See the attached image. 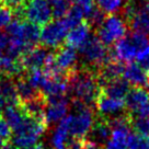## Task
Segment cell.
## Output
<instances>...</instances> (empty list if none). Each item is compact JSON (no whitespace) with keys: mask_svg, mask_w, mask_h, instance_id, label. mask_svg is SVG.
I'll return each mask as SVG.
<instances>
[{"mask_svg":"<svg viewBox=\"0 0 149 149\" xmlns=\"http://www.w3.org/2000/svg\"><path fill=\"white\" fill-rule=\"evenodd\" d=\"M68 84L74 100H78L90 107L95 105L101 93L98 72L89 68L76 69L68 76Z\"/></svg>","mask_w":149,"mask_h":149,"instance_id":"obj_1","label":"cell"},{"mask_svg":"<svg viewBox=\"0 0 149 149\" xmlns=\"http://www.w3.org/2000/svg\"><path fill=\"white\" fill-rule=\"evenodd\" d=\"M149 48V37L138 32H133L120 40L114 46V59L122 63H133L137 55Z\"/></svg>","mask_w":149,"mask_h":149,"instance_id":"obj_2","label":"cell"},{"mask_svg":"<svg viewBox=\"0 0 149 149\" xmlns=\"http://www.w3.org/2000/svg\"><path fill=\"white\" fill-rule=\"evenodd\" d=\"M46 123L36 121L34 118L28 117L23 125L17 130H14L10 144L13 149H25L37 144L38 139L46 132Z\"/></svg>","mask_w":149,"mask_h":149,"instance_id":"obj_3","label":"cell"},{"mask_svg":"<svg viewBox=\"0 0 149 149\" xmlns=\"http://www.w3.org/2000/svg\"><path fill=\"white\" fill-rule=\"evenodd\" d=\"M79 53L82 61L88 66L89 69L92 70L95 68L99 70L102 66L113 59V56L107 46L99 40L98 36L93 35L90 36L84 46L80 47Z\"/></svg>","mask_w":149,"mask_h":149,"instance_id":"obj_4","label":"cell"},{"mask_svg":"<svg viewBox=\"0 0 149 149\" xmlns=\"http://www.w3.org/2000/svg\"><path fill=\"white\" fill-rule=\"evenodd\" d=\"M19 19H26L28 22L44 26L53 18L48 0H26L25 5L15 12Z\"/></svg>","mask_w":149,"mask_h":149,"instance_id":"obj_5","label":"cell"},{"mask_svg":"<svg viewBox=\"0 0 149 149\" xmlns=\"http://www.w3.org/2000/svg\"><path fill=\"white\" fill-rule=\"evenodd\" d=\"M126 32L127 25L124 19L120 18L116 14H112L107 15L103 23L97 29V36L105 46H110L124 38Z\"/></svg>","mask_w":149,"mask_h":149,"instance_id":"obj_6","label":"cell"},{"mask_svg":"<svg viewBox=\"0 0 149 149\" xmlns=\"http://www.w3.org/2000/svg\"><path fill=\"white\" fill-rule=\"evenodd\" d=\"M69 31L70 28L64 19L51 21L41 30L40 42L45 48H58L66 41Z\"/></svg>","mask_w":149,"mask_h":149,"instance_id":"obj_7","label":"cell"},{"mask_svg":"<svg viewBox=\"0 0 149 149\" xmlns=\"http://www.w3.org/2000/svg\"><path fill=\"white\" fill-rule=\"evenodd\" d=\"M126 111L132 117L149 116V94L145 88H132L125 98Z\"/></svg>","mask_w":149,"mask_h":149,"instance_id":"obj_8","label":"cell"},{"mask_svg":"<svg viewBox=\"0 0 149 149\" xmlns=\"http://www.w3.org/2000/svg\"><path fill=\"white\" fill-rule=\"evenodd\" d=\"M69 107L70 103L65 95L46 98L45 116H46L47 125L63 121L67 116Z\"/></svg>","mask_w":149,"mask_h":149,"instance_id":"obj_9","label":"cell"},{"mask_svg":"<svg viewBox=\"0 0 149 149\" xmlns=\"http://www.w3.org/2000/svg\"><path fill=\"white\" fill-rule=\"evenodd\" d=\"M95 107L98 111V115L105 117V118H113L127 112L125 100L109 98L103 93H100L98 100L95 102Z\"/></svg>","mask_w":149,"mask_h":149,"instance_id":"obj_10","label":"cell"},{"mask_svg":"<svg viewBox=\"0 0 149 149\" xmlns=\"http://www.w3.org/2000/svg\"><path fill=\"white\" fill-rule=\"evenodd\" d=\"M78 54L74 48L70 46H63L58 48L55 54V66L63 74L69 76L77 69Z\"/></svg>","mask_w":149,"mask_h":149,"instance_id":"obj_11","label":"cell"},{"mask_svg":"<svg viewBox=\"0 0 149 149\" xmlns=\"http://www.w3.org/2000/svg\"><path fill=\"white\" fill-rule=\"evenodd\" d=\"M125 68L126 66L124 65V63L117 59H112L102 66L98 70V80L100 87L102 88L107 82L122 78V76H124Z\"/></svg>","mask_w":149,"mask_h":149,"instance_id":"obj_12","label":"cell"},{"mask_svg":"<svg viewBox=\"0 0 149 149\" xmlns=\"http://www.w3.org/2000/svg\"><path fill=\"white\" fill-rule=\"evenodd\" d=\"M48 55L49 53L47 52V48L36 46L35 48L29 51L26 54H24L20 58V61L24 70L26 69L28 71H31L34 69H41L43 66L45 67Z\"/></svg>","mask_w":149,"mask_h":149,"instance_id":"obj_13","label":"cell"},{"mask_svg":"<svg viewBox=\"0 0 149 149\" xmlns=\"http://www.w3.org/2000/svg\"><path fill=\"white\" fill-rule=\"evenodd\" d=\"M111 133L112 130L107 123V120L105 117L98 115L95 117V122L93 124L92 130L89 134V138L87 139L104 148L103 145L109 141L110 137H111Z\"/></svg>","mask_w":149,"mask_h":149,"instance_id":"obj_14","label":"cell"},{"mask_svg":"<svg viewBox=\"0 0 149 149\" xmlns=\"http://www.w3.org/2000/svg\"><path fill=\"white\" fill-rule=\"evenodd\" d=\"M0 114L3 117V120L8 123V125L11 127L12 132L20 128L29 117L21 105V103L15 104V105H7Z\"/></svg>","mask_w":149,"mask_h":149,"instance_id":"obj_15","label":"cell"},{"mask_svg":"<svg viewBox=\"0 0 149 149\" xmlns=\"http://www.w3.org/2000/svg\"><path fill=\"white\" fill-rule=\"evenodd\" d=\"M91 36V26L87 21H84L79 25L71 29L66 37L67 46H70L72 48H78L84 46L86 42Z\"/></svg>","mask_w":149,"mask_h":149,"instance_id":"obj_16","label":"cell"},{"mask_svg":"<svg viewBox=\"0 0 149 149\" xmlns=\"http://www.w3.org/2000/svg\"><path fill=\"white\" fill-rule=\"evenodd\" d=\"M124 79L132 84L133 88H144L149 84V74L136 63H130L128 65H126Z\"/></svg>","mask_w":149,"mask_h":149,"instance_id":"obj_17","label":"cell"},{"mask_svg":"<svg viewBox=\"0 0 149 149\" xmlns=\"http://www.w3.org/2000/svg\"><path fill=\"white\" fill-rule=\"evenodd\" d=\"M130 84L124 78L110 81L101 88V93L107 97L117 100H125L127 93L130 92Z\"/></svg>","mask_w":149,"mask_h":149,"instance_id":"obj_18","label":"cell"},{"mask_svg":"<svg viewBox=\"0 0 149 149\" xmlns=\"http://www.w3.org/2000/svg\"><path fill=\"white\" fill-rule=\"evenodd\" d=\"M15 80V87H17V91H18V95H19V100H20V103L23 104V103L30 102V101H33L35 99H38L43 97V94L38 90L34 89L29 84V81L26 80L25 77H20V78H17Z\"/></svg>","mask_w":149,"mask_h":149,"instance_id":"obj_19","label":"cell"},{"mask_svg":"<svg viewBox=\"0 0 149 149\" xmlns=\"http://www.w3.org/2000/svg\"><path fill=\"white\" fill-rule=\"evenodd\" d=\"M0 91H1V94L5 99L6 104H8V105L20 104L14 79L0 74Z\"/></svg>","mask_w":149,"mask_h":149,"instance_id":"obj_20","label":"cell"},{"mask_svg":"<svg viewBox=\"0 0 149 149\" xmlns=\"http://www.w3.org/2000/svg\"><path fill=\"white\" fill-rule=\"evenodd\" d=\"M69 124L70 115H67L63 121L59 122L52 137V144L54 146V148L66 147V144L68 141V135H69Z\"/></svg>","mask_w":149,"mask_h":149,"instance_id":"obj_21","label":"cell"},{"mask_svg":"<svg viewBox=\"0 0 149 149\" xmlns=\"http://www.w3.org/2000/svg\"><path fill=\"white\" fill-rule=\"evenodd\" d=\"M97 7L107 15L120 12L124 7V0H97Z\"/></svg>","mask_w":149,"mask_h":149,"instance_id":"obj_22","label":"cell"},{"mask_svg":"<svg viewBox=\"0 0 149 149\" xmlns=\"http://www.w3.org/2000/svg\"><path fill=\"white\" fill-rule=\"evenodd\" d=\"M52 9V14L55 20H61L70 10V3L67 0H48Z\"/></svg>","mask_w":149,"mask_h":149,"instance_id":"obj_23","label":"cell"},{"mask_svg":"<svg viewBox=\"0 0 149 149\" xmlns=\"http://www.w3.org/2000/svg\"><path fill=\"white\" fill-rule=\"evenodd\" d=\"M84 13L82 8L79 7V6H72L70 8L69 12L64 18V20H65L66 23L68 24V26L71 30L74 26H77L80 23H82L84 22Z\"/></svg>","mask_w":149,"mask_h":149,"instance_id":"obj_24","label":"cell"},{"mask_svg":"<svg viewBox=\"0 0 149 149\" xmlns=\"http://www.w3.org/2000/svg\"><path fill=\"white\" fill-rule=\"evenodd\" d=\"M128 149H149V137L139 135L137 133H130L127 139Z\"/></svg>","mask_w":149,"mask_h":149,"instance_id":"obj_25","label":"cell"},{"mask_svg":"<svg viewBox=\"0 0 149 149\" xmlns=\"http://www.w3.org/2000/svg\"><path fill=\"white\" fill-rule=\"evenodd\" d=\"M132 128H134L137 134L149 137V116L147 117H133Z\"/></svg>","mask_w":149,"mask_h":149,"instance_id":"obj_26","label":"cell"},{"mask_svg":"<svg viewBox=\"0 0 149 149\" xmlns=\"http://www.w3.org/2000/svg\"><path fill=\"white\" fill-rule=\"evenodd\" d=\"M13 11L6 7L5 5L0 3V31L2 29L7 28L13 21Z\"/></svg>","mask_w":149,"mask_h":149,"instance_id":"obj_27","label":"cell"},{"mask_svg":"<svg viewBox=\"0 0 149 149\" xmlns=\"http://www.w3.org/2000/svg\"><path fill=\"white\" fill-rule=\"evenodd\" d=\"M69 3L74 6H79L82 8L84 13V18L88 19V17L92 13V11L97 6L94 5V0H67Z\"/></svg>","mask_w":149,"mask_h":149,"instance_id":"obj_28","label":"cell"},{"mask_svg":"<svg viewBox=\"0 0 149 149\" xmlns=\"http://www.w3.org/2000/svg\"><path fill=\"white\" fill-rule=\"evenodd\" d=\"M136 64L139 66L141 69L149 74V48L139 53L136 57Z\"/></svg>","mask_w":149,"mask_h":149,"instance_id":"obj_29","label":"cell"},{"mask_svg":"<svg viewBox=\"0 0 149 149\" xmlns=\"http://www.w3.org/2000/svg\"><path fill=\"white\" fill-rule=\"evenodd\" d=\"M12 134H13V132L11 130V127L8 125V123L3 120V117L0 114V138L10 143Z\"/></svg>","mask_w":149,"mask_h":149,"instance_id":"obj_30","label":"cell"},{"mask_svg":"<svg viewBox=\"0 0 149 149\" xmlns=\"http://www.w3.org/2000/svg\"><path fill=\"white\" fill-rule=\"evenodd\" d=\"M25 2H26V0H2L1 1V3L10 8L13 11V13H15L18 10L21 9L25 5Z\"/></svg>","mask_w":149,"mask_h":149,"instance_id":"obj_31","label":"cell"},{"mask_svg":"<svg viewBox=\"0 0 149 149\" xmlns=\"http://www.w3.org/2000/svg\"><path fill=\"white\" fill-rule=\"evenodd\" d=\"M10 44V36L6 31H0V52H7Z\"/></svg>","mask_w":149,"mask_h":149,"instance_id":"obj_32","label":"cell"},{"mask_svg":"<svg viewBox=\"0 0 149 149\" xmlns=\"http://www.w3.org/2000/svg\"><path fill=\"white\" fill-rule=\"evenodd\" d=\"M5 104H6V101L5 99H3V97H2V94H1V91H0V113L5 109Z\"/></svg>","mask_w":149,"mask_h":149,"instance_id":"obj_33","label":"cell"},{"mask_svg":"<svg viewBox=\"0 0 149 149\" xmlns=\"http://www.w3.org/2000/svg\"><path fill=\"white\" fill-rule=\"evenodd\" d=\"M25 149H45L44 148V145L41 144V143H37L36 145H34L32 147H29V148H25Z\"/></svg>","mask_w":149,"mask_h":149,"instance_id":"obj_34","label":"cell"},{"mask_svg":"<svg viewBox=\"0 0 149 149\" xmlns=\"http://www.w3.org/2000/svg\"><path fill=\"white\" fill-rule=\"evenodd\" d=\"M3 56L5 54L2 52H0V70H1V65H2V59H3Z\"/></svg>","mask_w":149,"mask_h":149,"instance_id":"obj_35","label":"cell"},{"mask_svg":"<svg viewBox=\"0 0 149 149\" xmlns=\"http://www.w3.org/2000/svg\"><path fill=\"white\" fill-rule=\"evenodd\" d=\"M54 149H68L67 147H63V148H54Z\"/></svg>","mask_w":149,"mask_h":149,"instance_id":"obj_36","label":"cell"},{"mask_svg":"<svg viewBox=\"0 0 149 149\" xmlns=\"http://www.w3.org/2000/svg\"><path fill=\"white\" fill-rule=\"evenodd\" d=\"M147 91H148V94H149V88H148V90H147Z\"/></svg>","mask_w":149,"mask_h":149,"instance_id":"obj_37","label":"cell"}]
</instances>
